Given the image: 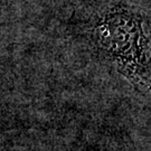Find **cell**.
<instances>
[{"mask_svg":"<svg viewBox=\"0 0 151 151\" xmlns=\"http://www.w3.org/2000/svg\"><path fill=\"white\" fill-rule=\"evenodd\" d=\"M143 18L122 0L96 17L92 39L97 53L145 95L150 93V45Z\"/></svg>","mask_w":151,"mask_h":151,"instance_id":"1","label":"cell"}]
</instances>
